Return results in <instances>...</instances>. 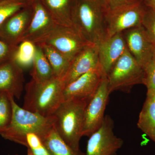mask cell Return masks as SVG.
Returning <instances> with one entry per match:
<instances>
[{"label": "cell", "instance_id": "obj_1", "mask_svg": "<svg viewBox=\"0 0 155 155\" xmlns=\"http://www.w3.org/2000/svg\"><path fill=\"white\" fill-rule=\"evenodd\" d=\"M106 11L101 0H75L73 26L89 42L98 45L106 38Z\"/></svg>", "mask_w": 155, "mask_h": 155}, {"label": "cell", "instance_id": "obj_2", "mask_svg": "<svg viewBox=\"0 0 155 155\" xmlns=\"http://www.w3.org/2000/svg\"><path fill=\"white\" fill-rule=\"evenodd\" d=\"M64 87L62 79L56 77L43 83L31 80L25 86L23 108L45 117L52 116L64 101Z\"/></svg>", "mask_w": 155, "mask_h": 155}, {"label": "cell", "instance_id": "obj_3", "mask_svg": "<svg viewBox=\"0 0 155 155\" xmlns=\"http://www.w3.org/2000/svg\"><path fill=\"white\" fill-rule=\"evenodd\" d=\"M12 116L11 122L1 135L10 141L25 146V135L36 134L41 138L54 127V116L45 117L21 107L11 96Z\"/></svg>", "mask_w": 155, "mask_h": 155}, {"label": "cell", "instance_id": "obj_4", "mask_svg": "<svg viewBox=\"0 0 155 155\" xmlns=\"http://www.w3.org/2000/svg\"><path fill=\"white\" fill-rule=\"evenodd\" d=\"M89 101L72 99L64 101L54 114L57 132L73 150L81 152L79 143L83 136L85 108Z\"/></svg>", "mask_w": 155, "mask_h": 155}, {"label": "cell", "instance_id": "obj_5", "mask_svg": "<svg viewBox=\"0 0 155 155\" xmlns=\"http://www.w3.org/2000/svg\"><path fill=\"white\" fill-rule=\"evenodd\" d=\"M110 94L115 91H128L132 87L143 84V69L127 48L107 75Z\"/></svg>", "mask_w": 155, "mask_h": 155}, {"label": "cell", "instance_id": "obj_6", "mask_svg": "<svg viewBox=\"0 0 155 155\" xmlns=\"http://www.w3.org/2000/svg\"><path fill=\"white\" fill-rule=\"evenodd\" d=\"M145 12L140 1L106 10V38L130 28L141 26Z\"/></svg>", "mask_w": 155, "mask_h": 155}, {"label": "cell", "instance_id": "obj_7", "mask_svg": "<svg viewBox=\"0 0 155 155\" xmlns=\"http://www.w3.org/2000/svg\"><path fill=\"white\" fill-rule=\"evenodd\" d=\"M45 43L52 47L70 61L89 42L73 26L57 25L49 34L36 43Z\"/></svg>", "mask_w": 155, "mask_h": 155}, {"label": "cell", "instance_id": "obj_8", "mask_svg": "<svg viewBox=\"0 0 155 155\" xmlns=\"http://www.w3.org/2000/svg\"><path fill=\"white\" fill-rule=\"evenodd\" d=\"M107 75H104L84 111L82 135L89 137L102 125L110 94Z\"/></svg>", "mask_w": 155, "mask_h": 155}, {"label": "cell", "instance_id": "obj_9", "mask_svg": "<svg viewBox=\"0 0 155 155\" xmlns=\"http://www.w3.org/2000/svg\"><path fill=\"white\" fill-rule=\"evenodd\" d=\"M114 128L113 119L105 116L101 126L90 136L85 155H116L124 142L114 134Z\"/></svg>", "mask_w": 155, "mask_h": 155}, {"label": "cell", "instance_id": "obj_10", "mask_svg": "<svg viewBox=\"0 0 155 155\" xmlns=\"http://www.w3.org/2000/svg\"><path fill=\"white\" fill-rule=\"evenodd\" d=\"M127 49L144 69L155 57V45L142 26L123 32Z\"/></svg>", "mask_w": 155, "mask_h": 155}, {"label": "cell", "instance_id": "obj_11", "mask_svg": "<svg viewBox=\"0 0 155 155\" xmlns=\"http://www.w3.org/2000/svg\"><path fill=\"white\" fill-rule=\"evenodd\" d=\"M105 74L101 66L78 78L64 87V101L72 99L90 101Z\"/></svg>", "mask_w": 155, "mask_h": 155}, {"label": "cell", "instance_id": "obj_12", "mask_svg": "<svg viewBox=\"0 0 155 155\" xmlns=\"http://www.w3.org/2000/svg\"><path fill=\"white\" fill-rule=\"evenodd\" d=\"M32 7L33 11L31 19L21 42L29 41L36 44L58 25L41 0L34 1Z\"/></svg>", "mask_w": 155, "mask_h": 155}, {"label": "cell", "instance_id": "obj_13", "mask_svg": "<svg viewBox=\"0 0 155 155\" xmlns=\"http://www.w3.org/2000/svg\"><path fill=\"white\" fill-rule=\"evenodd\" d=\"M100 67L98 45L87 46L71 61L69 69L62 79L65 87L78 78Z\"/></svg>", "mask_w": 155, "mask_h": 155}, {"label": "cell", "instance_id": "obj_14", "mask_svg": "<svg viewBox=\"0 0 155 155\" xmlns=\"http://www.w3.org/2000/svg\"><path fill=\"white\" fill-rule=\"evenodd\" d=\"M32 11V7L27 6L7 19L0 25V38L10 45L17 47L28 28Z\"/></svg>", "mask_w": 155, "mask_h": 155}, {"label": "cell", "instance_id": "obj_15", "mask_svg": "<svg viewBox=\"0 0 155 155\" xmlns=\"http://www.w3.org/2000/svg\"><path fill=\"white\" fill-rule=\"evenodd\" d=\"M23 70L11 59L0 64V92L19 98L24 83Z\"/></svg>", "mask_w": 155, "mask_h": 155}, {"label": "cell", "instance_id": "obj_16", "mask_svg": "<svg viewBox=\"0 0 155 155\" xmlns=\"http://www.w3.org/2000/svg\"><path fill=\"white\" fill-rule=\"evenodd\" d=\"M98 46L100 65L107 75L114 64L127 48L123 32L105 39Z\"/></svg>", "mask_w": 155, "mask_h": 155}, {"label": "cell", "instance_id": "obj_17", "mask_svg": "<svg viewBox=\"0 0 155 155\" xmlns=\"http://www.w3.org/2000/svg\"><path fill=\"white\" fill-rule=\"evenodd\" d=\"M137 127L155 142V90L148 89L146 98L139 116Z\"/></svg>", "mask_w": 155, "mask_h": 155}, {"label": "cell", "instance_id": "obj_18", "mask_svg": "<svg viewBox=\"0 0 155 155\" xmlns=\"http://www.w3.org/2000/svg\"><path fill=\"white\" fill-rule=\"evenodd\" d=\"M56 24L72 26V14L75 0H41Z\"/></svg>", "mask_w": 155, "mask_h": 155}, {"label": "cell", "instance_id": "obj_19", "mask_svg": "<svg viewBox=\"0 0 155 155\" xmlns=\"http://www.w3.org/2000/svg\"><path fill=\"white\" fill-rule=\"evenodd\" d=\"M41 139L51 155H85L82 152L73 150L59 135L54 126Z\"/></svg>", "mask_w": 155, "mask_h": 155}, {"label": "cell", "instance_id": "obj_20", "mask_svg": "<svg viewBox=\"0 0 155 155\" xmlns=\"http://www.w3.org/2000/svg\"><path fill=\"white\" fill-rule=\"evenodd\" d=\"M31 71V80L38 83H43L54 77L53 69L45 56L41 48L36 45L35 56Z\"/></svg>", "mask_w": 155, "mask_h": 155}, {"label": "cell", "instance_id": "obj_21", "mask_svg": "<svg viewBox=\"0 0 155 155\" xmlns=\"http://www.w3.org/2000/svg\"><path fill=\"white\" fill-rule=\"evenodd\" d=\"M37 45L41 48L52 67L54 76L62 80L69 69L71 61L58 50L49 45L45 43Z\"/></svg>", "mask_w": 155, "mask_h": 155}, {"label": "cell", "instance_id": "obj_22", "mask_svg": "<svg viewBox=\"0 0 155 155\" xmlns=\"http://www.w3.org/2000/svg\"><path fill=\"white\" fill-rule=\"evenodd\" d=\"M36 51V45L29 41L20 42L12 53L11 59L23 69L32 66Z\"/></svg>", "mask_w": 155, "mask_h": 155}, {"label": "cell", "instance_id": "obj_23", "mask_svg": "<svg viewBox=\"0 0 155 155\" xmlns=\"http://www.w3.org/2000/svg\"><path fill=\"white\" fill-rule=\"evenodd\" d=\"M28 5L27 0H0V25Z\"/></svg>", "mask_w": 155, "mask_h": 155}, {"label": "cell", "instance_id": "obj_24", "mask_svg": "<svg viewBox=\"0 0 155 155\" xmlns=\"http://www.w3.org/2000/svg\"><path fill=\"white\" fill-rule=\"evenodd\" d=\"M11 97L5 92H0V135L7 129L12 119Z\"/></svg>", "mask_w": 155, "mask_h": 155}, {"label": "cell", "instance_id": "obj_25", "mask_svg": "<svg viewBox=\"0 0 155 155\" xmlns=\"http://www.w3.org/2000/svg\"><path fill=\"white\" fill-rule=\"evenodd\" d=\"M142 26L144 28L148 35L155 45V12L149 9L146 11Z\"/></svg>", "mask_w": 155, "mask_h": 155}, {"label": "cell", "instance_id": "obj_26", "mask_svg": "<svg viewBox=\"0 0 155 155\" xmlns=\"http://www.w3.org/2000/svg\"><path fill=\"white\" fill-rule=\"evenodd\" d=\"M143 84L147 89L155 90V57L143 69Z\"/></svg>", "mask_w": 155, "mask_h": 155}, {"label": "cell", "instance_id": "obj_27", "mask_svg": "<svg viewBox=\"0 0 155 155\" xmlns=\"http://www.w3.org/2000/svg\"><path fill=\"white\" fill-rule=\"evenodd\" d=\"M15 47L10 45L0 38V64L11 59Z\"/></svg>", "mask_w": 155, "mask_h": 155}, {"label": "cell", "instance_id": "obj_28", "mask_svg": "<svg viewBox=\"0 0 155 155\" xmlns=\"http://www.w3.org/2000/svg\"><path fill=\"white\" fill-rule=\"evenodd\" d=\"M106 10H109L126 4L135 2L140 0H101Z\"/></svg>", "mask_w": 155, "mask_h": 155}, {"label": "cell", "instance_id": "obj_29", "mask_svg": "<svg viewBox=\"0 0 155 155\" xmlns=\"http://www.w3.org/2000/svg\"><path fill=\"white\" fill-rule=\"evenodd\" d=\"M27 155H51L43 144L41 146L33 149H27Z\"/></svg>", "mask_w": 155, "mask_h": 155}, {"label": "cell", "instance_id": "obj_30", "mask_svg": "<svg viewBox=\"0 0 155 155\" xmlns=\"http://www.w3.org/2000/svg\"><path fill=\"white\" fill-rule=\"evenodd\" d=\"M145 2L150 9L155 12V0H145Z\"/></svg>", "mask_w": 155, "mask_h": 155}, {"label": "cell", "instance_id": "obj_31", "mask_svg": "<svg viewBox=\"0 0 155 155\" xmlns=\"http://www.w3.org/2000/svg\"><path fill=\"white\" fill-rule=\"evenodd\" d=\"M27 1H30V0H27Z\"/></svg>", "mask_w": 155, "mask_h": 155}, {"label": "cell", "instance_id": "obj_32", "mask_svg": "<svg viewBox=\"0 0 155 155\" xmlns=\"http://www.w3.org/2000/svg\"></svg>", "mask_w": 155, "mask_h": 155}]
</instances>
